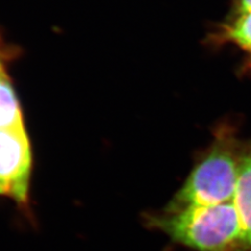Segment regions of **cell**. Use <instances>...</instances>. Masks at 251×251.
<instances>
[{
    "mask_svg": "<svg viewBox=\"0 0 251 251\" xmlns=\"http://www.w3.org/2000/svg\"><path fill=\"white\" fill-rule=\"evenodd\" d=\"M243 146L233 126L219 125L209 147L201 154L167 208L232 201L237 192Z\"/></svg>",
    "mask_w": 251,
    "mask_h": 251,
    "instance_id": "cell-1",
    "label": "cell"
},
{
    "mask_svg": "<svg viewBox=\"0 0 251 251\" xmlns=\"http://www.w3.org/2000/svg\"><path fill=\"white\" fill-rule=\"evenodd\" d=\"M4 41H5V38H4V36L1 34V31H0V45H1Z\"/></svg>",
    "mask_w": 251,
    "mask_h": 251,
    "instance_id": "cell-8",
    "label": "cell"
},
{
    "mask_svg": "<svg viewBox=\"0 0 251 251\" xmlns=\"http://www.w3.org/2000/svg\"><path fill=\"white\" fill-rule=\"evenodd\" d=\"M152 226L177 244L194 251H240L242 232L232 201L216 205L164 209L150 219Z\"/></svg>",
    "mask_w": 251,
    "mask_h": 251,
    "instance_id": "cell-2",
    "label": "cell"
},
{
    "mask_svg": "<svg viewBox=\"0 0 251 251\" xmlns=\"http://www.w3.org/2000/svg\"><path fill=\"white\" fill-rule=\"evenodd\" d=\"M251 12V0H231L229 15Z\"/></svg>",
    "mask_w": 251,
    "mask_h": 251,
    "instance_id": "cell-7",
    "label": "cell"
},
{
    "mask_svg": "<svg viewBox=\"0 0 251 251\" xmlns=\"http://www.w3.org/2000/svg\"><path fill=\"white\" fill-rule=\"evenodd\" d=\"M20 50L7 41L0 45V129L25 127L19 100L7 72L10 63L17 59Z\"/></svg>",
    "mask_w": 251,
    "mask_h": 251,
    "instance_id": "cell-4",
    "label": "cell"
},
{
    "mask_svg": "<svg viewBox=\"0 0 251 251\" xmlns=\"http://www.w3.org/2000/svg\"><path fill=\"white\" fill-rule=\"evenodd\" d=\"M205 43L215 49L227 44L237 46L246 54L244 70L251 73V12L227 16L207 34Z\"/></svg>",
    "mask_w": 251,
    "mask_h": 251,
    "instance_id": "cell-5",
    "label": "cell"
},
{
    "mask_svg": "<svg viewBox=\"0 0 251 251\" xmlns=\"http://www.w3.org/2000/svg\"><path fill=\"white\" fill-rule=\"evenodd\" d=\"M242 232L240 251H251V143L243 146L237 192L232 200Z\"/></svg>",
    "mask_w": 251,
    "mask_h": 251,
    "instance_id": "cell-6",
    "label": "cell"
},
{
    "mask_svg": "<svg viewBox=\"0 0 251 251\" xmlns=\"http://www.w3.org/2000/svg\"><path fill=\"white\" fill-rule=\"evenodd\" d=\"M33 154L25 127L0 129V195L27 202Z\"/></svg>",
    "mask_w": 251,
    "mask_h": 251,
    "instance_id": "cell-3",
    "label": "cell"
}]
</instances>
